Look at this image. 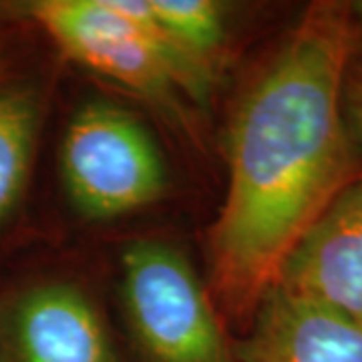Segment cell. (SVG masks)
<instances>
[{
	"instance_id": "cell-7",
	"label": "cell",
	"mask_w": 362,
	"mask_h": 362,
	"mask_svg": "<svg viewBox=\"0 0 362 362\" xmlns=\"http://www.w3.org/2000/svg\"><path fill=\"white\" fill-rule=\"evenodd\" d=\"M235 362H362V326L272 286Z\"/></svg>"
},
{
	"instance_id": "cell-11",
	"label": "cell",
	"mask_w": 362,
	"mask_h": 362,
	"mask_svg": "<svg viewBox=\"0 0 362 362\" xmlns=\"http://www.w3.org/2000/svg\"><path fill=\"white\" fill-rule=\"evenodd\" d=\"M350 11L354 14V21H356L358 28L362 30V0H358V2H350Z\"/></svg>"
},
{
	"instance_id": "cell-4",
	"label": "cell",
	"mask_w": 362,
	"mask_h": 362,
	"mask_svg": "<svg viewBox=\"0 0 362 362\" xmlns=\"http://www.w3.org/2000/svg\"><path fill=\"white\" fill-rule=\"evenodd\" d=\"M61 173L73 206L87 220L133 214L168 189V168L149 129L109 101H89L71 119Z\"/></svg>"
},
{
	"instance_id": "cell-6",
	"label": "cell",
	"mask_w": 362,
	"mask_h": 362,
	"mask_svg": "<svg viewBox=\"0 0 362 362\" xmlns=\"http://www.w3.org/2000/svg\"><path fill=\"white\" fill-rule=\"evenodd\" d=\"M6 330L13 362H119L95 304L73 284L26 290Z\"/></svg>"
},
{
	"instance_id": "cell-9",
	"label": "cell",
	"mask_w": 362,
	"mask_h": 362,
	"mask_svg": "<svg viewBox=\"0 0 362 362\" xmlns=\"http://www.w3.org/2000/svg\"><path fill=\"white\" fill-rule=\"evenodd\" d=\"M168 37L216 73L226 45V11L211 0H147Z\"/></svg>"
},
{
	"instance_id": "cell-5",
	"label": "cell",
	"mask_w": 362,
	"mask_h": 362,
	"mask_svg": "<svg viewBox=\"0 0 362 362\" xmlns=\"http://www.w3.org/2000/svg\"><path fill=\"white\" fill-rule=\"evenodd\" d=\"M274 286L362 326V177L298 242Z\"/></svg>"
},
{
	"instance_id": "cell-10",
	"label": "cell",
	"mask_w": 362,
	"mask_h": 362,
	"mask_svg": "<svg viewBox=\"0 0 362 362\" xmlns=\"http://www.w3.org/2000/svg\"><path fill=\"white\" fill-rule=\"evenodd\" d=\"M342 109L362 177V30L352 47L342 81Z\"/></svg>"
},
{
	"instance_id": "cell-1",
	"label": "cell",
	"mask_w": 362,
	"mask_h": 362,
	"mask_svg": "<svg viewBox=\"0 0 362 362\" xmlns=\"http://www.w3.org/2000/svg\"><path fill=\"white\" fill-rule=\"evenodd\" d=\"M361 28L350 2H314L235 109L228 192L209 233L214 292L247 316L276 284L292 250L358 177L342 81Z\"/></svg>"
},
{
	"instance_id": "cell-8",
	"label": "cell",
	"mask_w": 362,
	"mask_h": 362,
	"mask_svg": "<svg viewBox=\"0 0 362 362\" xmlns=\"http://www.w3.org/2000/svg\"><path fill=\"white\" fill-rule=\"evenodd\" d=\"M35 90L0 93V223L25 192L40 121Z\"/></svg>"
},
{
	"instance_id": "cell-2",
	"label": "cell",
	"mask_w": 362,
	"mask_h": 362,
	"mask_svg": "<svg viewBox=\"0 0 362 362\" xmlns=\"http://www.w3.org/2000/svg\"><path fill=\"white\" fill-rule=\"evenodd\" d=\"M28 11L73 61L169 113L211 93L214 71L168 37L147 0H40Z\"/></svg>"
},
{
	"instance_id": "cell-3",
	"label": "cell",
	"mask_w": 362,
	"mask_h": 362,
	"mask_svg": "<svg viewBox=\"0 0 362 362\" xmlns=\"http://www.w3.org/2000/svg\"><path fill=\"white\" fill-rule=\"evenodd\" d=\"M121 298L141 362H235L211 294L177 247L157 240L125 247Z\"/></svg>"
}]
</instances>
